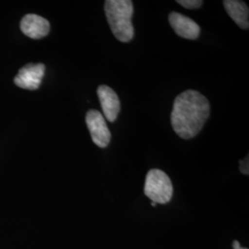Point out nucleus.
Wrapping results in <instances>:
<instances>
[{
    "instance_id": "obj_4",
    "label": "nucleus",
    "mask_w": 249,
    "mask_h": 249,
    "mask_svg": "<svg viewBox=\"0 0 249 249\" xmlns=\"http://www.w3.org/2000/svg\"><path fill=\"white\" fill-rule=\"evenodd\" d=\"M86 124L94 144L99 148H107L111 141V132L104 116L97 110H89L86 115Z\"/></svg>"
},
{
    "instance_id": "obj_10",
    "label": "nucleus",
    "mask_w": 249,
    "mask_h": 249,
    "mask_svg": "<svg viewBox=\"0 0 249 249\" xmlns=\"http://www.w3.org/2000/svg\"><path fill=\"white\" fill-rule=\"evenodd\" d=\"M177 2L182 7L188 9H198L203 4V1L201 0H178Z\"/></svg>"
},
{
    "instance_id": "obj_12",
    "label": "nucleus",
    "mask_w": 249,
    "mask_h": 249,
    "mask_svg": "<svg viewBox=\"0 0 249 249\" xmlns=\"http://www.w3.org/2000/svg\"><path fill=\"white\" fill-rule=\"evenodd\" d=\"M232 249H245V248H242L240 246V244H239V242L238 241H234L233 243H232Z\"/></svg>"
},
{
    "instance_id": "obj_9",
    "label": "nucleus",
    "mask_w": 249,
    "mask_h": 249,
    "mask_svg": "<svg viewBox=\"0 0 249 249\" xmlns=\"http://www.w3.org/2000/svg\"><path fill=\"white\" fill-rule=\"evenodd\" d=\"M223 6L228 15L241 29H249V9L246 3L238 0H224Z\"/></svg>"
},
{
    "instance_id": "obj_3",
    "label": "nucleus",
    "mask_w": 249,
    "mask_h": 249,
    "mask_svg": "<svg viewBox=\"0 0 249 249\" xmlns=\"http://www.w3.org/2000/svg\"><path fill=\"white\" fill-rule=\"evenodd\" d=\"M144 193L156 204L168 203L174 193L172 181L161 170H150L145 180Z\"/></svg>"
},
{
    "instance_id": "obj_11",
    "label": "nucleus",
    "mask_w": 249,
    "mask_h": 249,
    "mask_svg": "<svg viewBox=\"0 0 249 249\" xmlns=\"http://www.w3.org/2000/svg\"><path fill=\"white\" fill-rule=\"evenodd\" d=\"M240 170L244 175H249V156L245 160H240Z\"/></svg>"
},
{
    "instance_id": "obj_1",
    "label": "nucleus",
    "mask_w": 249,
    "mask_h": 249,
    "mask_svg": "<svg viewBox=\"0 0 249 249\" xmlns=\"http://www.w3.org/2000/svg\"><path fill=\"white\" fill-rule=\"evenodd\" d=\"M210 112L209 100L200 92L188 89L175 99L171 124L180 138L190 140L200 132Z\"/></svg>"
},
{
    "instance_id": "obj_7",
    "label": "nucleus",
    "mask_w": 249,
    "mask_h": 249,
    "mask_svg": "<svg viewBox=\"0 0 249 249\" xmlns=\"http://www.w3.org/2000/svg\"><path fill=\"white\" fill-rule=\"evenodd\" d=\"M169 23L175 33L185 39L196 40L200 34V28L192 18L178 12L170 13Z\"/></svg>"
},
{
    "instance_id": "obj_13",
    "label": "nucleus",
    "mask_w": 249,
    "mask_h": 249,
    "mask_svg": "<svg viewBox=\"0 0 249 249\" xmlns=\"http://www.w3.org/2000/svg\"><path fill=\"white\" fill-rule=\"evenodd\" d=\"M151 206H152V207H155V206H156V203H155V202H152V201H151Z\"/></svg>"
},
{
    "instance_id": "obj_8",
    "label": "nucleus",
    "mask_w": 249,
    "mask_h": 249,
    "mask_svg": "<svg viewBox=\"0 0 249 249\" xmlns=\"http://www.w3.org/2000/svg\"><path fill=\"white\" fill-rule=\"evenodd\" d=\"M20 30L28 37L38 40L49 34L50 23L39 15L27 14L20 20Z\"/></svg>"
},
{
    "instance_id": "obj_2",
    "label": "nucleus",
    "mask_w": 249,
    "mask_h": 249,
    "mask_svg": "<svg viewBox=\"0 0 249 249\" xmlns=\"http://www.w3.org/2000/svg\"><path fill=\"white\" fill-rule=\"evenodd\" d=\"M105 12L110 29L122 43L130 42L134 37L133 3L130 0H107Z\"/></svg>"
},
{
    "instance_id": "obj_5",
    "label": "nucleus",
    "mask_w": 249,
    "mask_h": 249,
    "mask_svg": "<svg viewBox=\"0 0 249 249\" xmlns=\"http://www.w3.org/2000/svg\"><path fill=\"white\" fill-rule=\"evenodd\" d=\"M45 66L42 63L32 64L29 63L19 70L14 78L15 84L22 89L36 90L41 85L45 76Z\"/></svg>"
},
{
    "instance_id": "obj_6",
    "label": "nucleus",
    "mask_w": 249,
    "mask_h": 249,
    "mask_svg": "<svg viewBox=\"0 0 249 249\" xmlns=\"http://www.w3.org/2000/svg\"><path fill=\"white\" fill-rule=\"evenodd\" d=\"M97 95L106 118L109 122H115L121 110L120 100L116 91L107 85H101L97 89Z\"/></svg>"
}]
</instances>
